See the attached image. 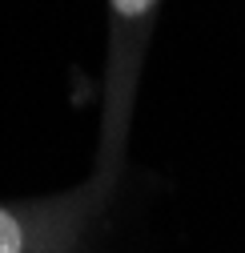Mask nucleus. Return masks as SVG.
<instances>
[{"instance_id": "nucleus-1", "label": "nucleus", "mask_w": 245, "mask_h": 253, "mask_svg": "<svg viewBox=\"0 0 245 253\" xmlns=\"http://www.w3.org/2000/svg\"><path fill=\"white\" fill-rule=\"evenodd\" d=\"M161 0H109V41H105V69H101V109H97V157L93 181L113 193L125 173V149L133 133L141 69L149 56L153 24Z\"/></svg>"}, {"instance_id": "nucleus-2", "label": "nucleus", "mask_w": 245, "mask_h": 253, "mask_svg": "<svg viewBox=\"0 0 245 253\" xmlns=\"http://www.w3.org/2000/svg\"><path fill=\"white\" fill-rule=\"evenodd\" d=\"M109 197L88 177L65 193L0 201V253H77Z\"/></svg>"}]
</instances>
